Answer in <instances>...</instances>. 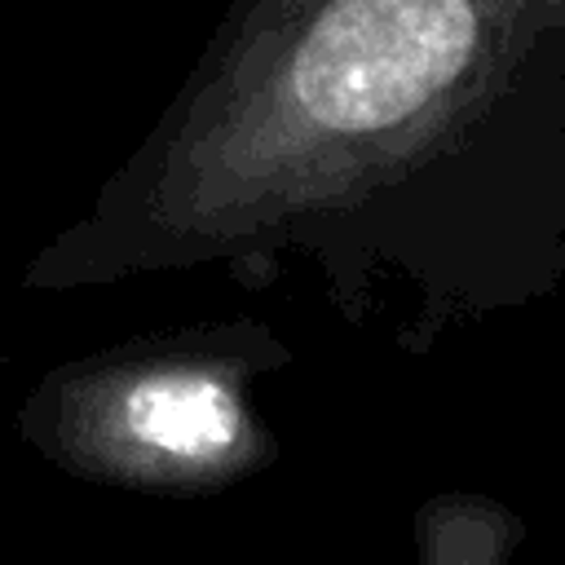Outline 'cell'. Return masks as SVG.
Masks as SVG:
<instances>
[{
	"instance_id": "3957f363",
	"label": "cell",
	"mask_w": 565,
	"mask_h": 565,
	"mask_svg": "<svg viewBox=\"0 0 565 565\" xmlns=\"http://www.w3.org/2000/svg\"><path fill=\"white\" fill-rule=\"evenodd\" d=\"M428 556L433 561H503L521 543V521L486 499L437 503L428 521Z\"/></svg>"
},
{
	"instance_id": "7a4b0ae2",
	"label": "cell",
	"mask_w": 565,
	"mask_h": 565,
	"mask_svg": "<svg viewBox=\"0 0 565 565\" xmlns=\"http://www.w3.org/2000/svg\"><path fill=\"white\" fill-rule=\"evenodd\" d=\"M119 437L172 468H212L243 441L238 397L207 371L168 366L128 384L119 397Z\"/></svg>"
},
{
	"instance_id": "6da1fadb",
	"label": "cell",
	"mask_w": 565,
	"mask_h": 565,
	"mask_svg": "<svg viewBox=\"0 0 565 565\" xmlns=\"http://www.w3.org/2000/svg\"><path fill=\"white\" fill-rule=\"evenodd\" d=\"M282 119L375 216L428 318L565 287V0H322Z\"/></svg>"
}]
</instances>
